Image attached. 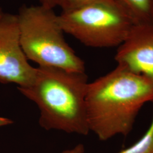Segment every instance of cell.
Wrapping results in <instances>:
<instances>
[{"mask_svg": "<svg viewBox=\"0 0 153 153\" xmlns=\"http://www.w3.org/2000/svg\"><path fill=\"white\" fill-rule=\"evenodd\" d=\"M3 13H4V12L2 11V10L0 8V18H1V17L2 16Z\"/></svg>", "mask_w": 153, "mask_h": 153, "instance_id": "4fadbf2b", "label": "cell"}, {"mask_svg": "<svg viewBox=\"0 0 153 153\" xmlns=\"http://www.w3.org/2000/svg\"><path fill=\"white\" fill-rule=\"evenodd\" d=\"M115 60L117 65L153 81V24H135L118 47Z\"/></svg>", "mask_w": 153, "mask_h": 153, "instance_id": "8992f818", "label": "cell"}, {"mask_svg": "<svg viewBox=\"0 0 153 153\" xmlns=\"http://www.w3.org/2000/svg\"><path fill=\"white\" fill-rule=\"evenodd\" d=\"M64 33L93 48L119 47L135 25L114 0H97L58 15Z\"/></svg>", "mask_w": 153, "mask_h": 153, "instance_id": "277c9868", "label": "cell"}, {"mask_svg": "<svg viewBox=\"0 0 153 153\" xmlns=\"http://www.w3.org/2000/svg\"><path fill=\"white\" fill-rule=\"evenodd\" d=\"M116 153H153V110L151 124L143 136L131 146Z\"/></svg>", "mask_w": 153, "mask_h": 153, "instance_id": "ba28073f", "label": "cell"}, {"mask_svg": "<svg viewBox=\"0 0 153 153\" xmlns=\"http://www.w3.org/2000/svg\"><path fill=\"white\" fill-rule=\"evenodd\" d=\"M36 68L31 83L18 90L38 107L39 125L47 131L88 135L86 96L89 82L86 73L53 67Z\"/></svg>", "mask_w": 153, "mask_h": 153, "instance_id": "7a4b0ae2", "label": "cell"}, {"mask_svg": "<svg viewBox=\"0 0 153 153\" xmlns=\"http://www.w3.org/2000/svg\"><path fill=\"white\" fill-rule=\"evenodd\" d=\"M39 1L40 4L42 5L51 7V8H54L56 6L54 0H39Z\"/></svg>", "mask_w": 153, "mask_h": 153, "instance_id": "8fae6325", "label": "cell"}, {"mask_svg": "<svg viewBox=\"0 0 153 153\" xmlns=\"http://www.w3.org/2000/svg\"><path fill=\"white\" fill-rule=\"evenodd\" d=\"M13 123V121L8 118L0 117V127L10 125Z\"/></svg>", "mask_w": 153, "mask_h": 153, "instance_id": "7c38bea8", "label": "cell"}, {"mask_svg": "<svg viewBox=\"0 0 153 153\" xmlns=\"http://www.w3.org/2000/svg\"><path fill=\"white\" fill-rule=\"evenodd\" d=\"M56 6L60 7L62 12L71 11L86 5L97 0H54Z\"/></svg>", "mask_w": 153, "mask_h": 153, "instance_id": "9c48e42d", "label": "cell"}, {"mask_svg": "<svg viewBox=\"0 0 153 153\" xmlns=\"http://www.w3.org/2000/svg\"><path fill=\"white\" fill-rule=\"evenodd\" d=\"M153 101V81L117 65L89 82L86 96L90 131L105 141L127 136L142 106Z\"/></svg>", "mask_w": 153, "mask_h": 153, "instance_id": "6da1fadb", "label": "cell"}, {"mask_svg": "<svg viewBox=\"0 0 153 153\" xmlns=\"http://www.w3.org/2000/svg\"><path fill=\"white\" fill-rule=\"evenodd\" d=\"M20 42L16 14L4 13L0 18V83L27 86L36 68L31 65Z\"/></svg>", "mask_w": 153, "mask_h": 153, "instance_id": "5b68a950", "label": "cell"}, {"mask_svg": "<svg viewBox=\"0 0 153 153\" xmlns=\"http://www.w3.org/2000/svg\"><path fill=\"white\" fill-rule=\"evenodd\" d=\"M135 24H153V0H114Z\"/></svg>", "mask_w": 153, "mask_h": 153, "instance_id": "52a82bcc", "label": "cell"}, {"mask_svg": "<svg viewBox=\"0 0 153 153\" xmlns=\"http://www.w3.org/2000/svg\"><path fill=\"white\" fill-rule=\"evenodd\" d=\"M85 146L83 144L79 143L76 145L74 148L64 150L61 153H85Z\"/></svg>", "mask_w": 153, "mask_h": 153, "instance_id": "30bf717a", "label": "cell"}, {"mask_svg": "<svg viewBox=\"0 0 153 153\" xmlns=\"http://www.w3.org/2000/svg\"><path fill=\"white\" fill-rule=\"evenodd\" d=\"M53 8L23 5L18 18L20 42L28 60L39 66L85 73V64L66 43Z\"/></svg>", "mask_w": 153, "mask_h": 153, "instance_id": "3957f363", "label": "cell"}]
</instances>
